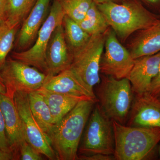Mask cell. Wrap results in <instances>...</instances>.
I'll return each mask as SVG.
<instances>
[{
  "instance_id": "1",
  "label": "cell",
  "mask_w": 160,
  "mask_h": 160,
  "mask_svg": "<svg viewBox=\"0 0 160 160\" xmlns=\"http://www.w3.org/2000/svg\"><path fill=\"white\" fill-rule=\"evenodd\" d=\"M97 102L89 99L81 101L52 126L49 138L58 160L78 159L82 135Z\"/></svg>"
},
{
  "instance_id": "11",
  "label": "cell",
  "mask_w": 160,
  "mask_h": 160,
  "mask_svg": "<svg viewBox=\"0 0 160 160\" xmlns=\"http://www.w3.org/2000/svg\"><path fill=\"white\" fill-rule=\"evenodd\" d=\"M127 126L160 128V99L149 92L134 93Z\"/></svg>"
},
{
  "instance_id": "31",
  "label": "cell",
  "mask_w": 160,
  "mask_h": 160,
  "mask_svg": "<svg viewBox=\"0 0 160 160\" xmlns=\"http://www.w3.org/2000/svg\"><path fill=\"white\" fill-rule=\"evenodd\" d=\"M6 0H0V22L6 19Z\"/></svg>"
},
{
  "instance_id": "14",
  "label": "cell",
  "mask_w": 160,
  "mask_h": 160,
  "mask_svg": "<svg viewBox=\"0 0 160 160\" xmlns=\"http://www.w3.org/2000/svg\"><path fill=\"white\" fill-rule=\"evenodd\" d=\"M0 108L5 120L6 137L9 146L17 159L19 158L21 145L26 141L22 120L13 99L1 93Z\"/></svg>"
},
{
  "instance_id": "9",
  "label": "cell",
  "mask_w": 160,
  "mask_h": 160,
  "mask_svg": "<svg viewBox=\"0 0 160 160\" xmlns=\"http://www.w3.org/2000/svg\"><path fill=\"white\" fill-rule=\"evenodd\" d=\"M134 62L129 50L120 43L114 32L109 27L106 32L100 62V73L117 79L129 78Z\"/></svg>"
},
{
  "instance_id": "5",
  "label": "cell",
  "mask_w": 160,
  "mask_h": 160,
  "mask_svg": "<svg viewBox=\"0 0 160 160\" xmlns=\"http://www.w3.org/2000/svg\"><path fill=\"white\" fill-rule=\"evenodd\" d=\"M79 152L84 155H113L114 138L112 121L107 117L97 102L87 122Z\"/></svg>"
},
{
  "instance_id": "29",
  "label": "cell",
  "mask_w": 160,
  "mask_h": 160,
  "mask_svg": "<svg viewBox=\"0 0 160 160\" xmlns=\"http://www.w3.org/2000/svg\"><path fill=\"white\" fill-rule=\"evenodd\" d=\"M14 153L12 152H8L3 150L0 148V160H15Z\"/></svg>"
},
{
  "instance_id": "18",
  "label": "cell",
  "mask_w": 160,
  "mask_h": 160,
  "mask_svg": "<svg viewBox=\"0 0 160 160\" xmlns=\"http://www.w3.org/2000/svg\"><path fill=\"white\" fill-rule=\"evenodd\" d=\"M38 90L43 95L49 106L53 125L68 114L81 101L87 99L94 100L89 98L52 92L42 89Z\"/></svg>"
},
{
  "instance_id": "34",
  "label": "cell",
  "mask_w": 160,
  "mask_h": 160,
  "mask_svg": "<svg viewBox=\"0 0 160 160\" xmlns=\"http://www.w3.org/2000/svg\"><path fill=\"white\" fill-rule=\"evenodd\" d=\"M158 98H159L160 99V95H159V96L158 97Z\"/></svg>"
},
{
  "instance_id": "26",
  "label": "cell",
  "mask_w": 160,
  "mask_h": 160,
  "mask_svg": "<svg viewBox=\"0 0 160 160\" xmlns=\"http://www.w3.org/2000/svg\"><path fill=\"white\" fill-rule=\"evenodd\" d=\"M0 148L5 151L13 152L10 149L8 139L6 137L5 120H4V116H3L1 108H0Z\"/></svg>"
},
{
  "instance_id": "12",
  "label": "cell",
  "mask_w": 160,
  "mask_h": 160,
  "mask_svg": "<svg viewBox=\"0 0 160 160\" xmlns=\"http://www.w3.org/2000/svg\"><path fill=\"white\" fill-rule=\"evenodd\" d=\"M72 55L66 42L62 24L55 29L46 49V75L54 76L70 68Z\"/></svg>"
},
{
  "instance_id": "7",
  "label": "cell",
  "mask_w": 160,
  "mask_h": 160,
  "mask_svg": "<svg viewBox=\"0 0 160 160\" xmlns=\"http://www.w3.org/2000/svg\"><path fill=\"white\" fill-rule=\"evenodd\" d=\"M64 16L59 1L55 0L49 14L38 32L34 45L26 51L13 52L12 58L35 67L46 74V49L55 29L62 24Z\"/></svg>"
},
{
  "instance_id": "10",
  "label": "cell",
  "mask_w": 160,
  "mask_h": 160,
  "mask_svg": "<svg viewBox=\"0 0 160 160\" xmlns=\"http://www.w3.org/2000/svg\"><path fill=\"white\" fill-rule=\"evenodd\" d=\"M13 102L22 124L26 142L49 160H58L49 138L35 119L29 106V93L15 92Z\"/></svg>"
},
{
  "instance_id": "4",
  "label": "cell",
  "mask_w": 160,
  "mask_h": 160,
  "mask_svg": "<svg viewBox=\"0 0 160 160\" xmlns=\"http://www.w3.org/2000/svg\"><path fill=\"white\" fill-rule=\"evenodd\" d=\"M95 95L100 108L107 117L126 125L134 98L129 79H117L105 76L98 84Z\"/></svg>"
},
{
  "instance_id": "24",
  "label": "cell",
  "mask_w": 160,
  "mask_h": 160,
  "mask_svg": "<svg viewBox=\"0 0 160 160\" xmlns=\"http://www.w3.org/2000/svg\"><path fill=\"white\" fill-rule=\"evenodd\" d=\"M65 15L79 23L88 11L92 0H59Z\"/></svg>"
},
{
  "instance_id": "3",
  "label": "cell",
  "mask_w": 160,
  "mask_h": 160,
  "mask_svg": "<svg viewBox=\"0 0 160 160\" xmlns=\"http://www.w3.org/2000/svg\"><path fill=\"white\" fill-rule=\"evenodd\" d=\"M115 160H141L160 142V128L122 125L112 121Z\"/></svg>"
},
{
  "instance_id": "15",
  "label": "cell",
  "mask_w": 160,
  "mask_h": 160,
  "mask_svg": "<svg viewBox=\"0 0 160 160\" xmlns=\"http://www.w3.org/2000/svg\"><path fill=\"white\" fill-rule=\"evenodd\" d=\"M160 62V52L135 59L129 77L134 93L149 92L152 80L157 74Z\"/></svg>"
},
{
  "instance_id": "2",
  "label": "cell",
  "mask_w": 160,
  "mask_h": 160,
  "mask_svg": "<svg viewBox=\"0 0 160 160\" xmlns=\"http://www.w3.org/2000/svg\"><path fill=\"white\" fill-rule=\"evenodd\" d=\"M97 5L109 27L123 42L135 32L149 28L160 21L139 0Z\"/></svg>"
},
{
  "instance_id": "8",
  "label": "cell",
  "mask_w": 160,
  "mask_h": 160,
  "mask_svg": "<svg viewBox=\"0 0 160 160\" xmlns=\"http://www.w3.org/2000/svg\"><path fill=\"white\" fill-rule=\"evenodd\" d=\"M0 76L6 86V95L12 99L17 92L29 93L38 90L47 77L35 67L12 58L6 60L0 70Z\"/></svg>"
},
{
  "instance_id": "21",
  "label": "cell",
  "mask_w": 160,
  "mask_h": 160,
  "mask_svg": "<svg viewBox=\"0 0 160 160\" xmlns=\"http://www.w3.org/2000/svg\"><path fill=\"white\" fill-rule=\"evenodd\" d=\"M78 24L90 36L105 33L110 27L97 5L94 2L92 4L85 17Z\"/></svg>"
},
{
  "instance_id": "28",
  "label": "cell",
  "mask_w": 160,
  "mask_h": 160,
  "mask_svg": "<svg viewBox=\"0 0 160 160\" xmlns=\"http://www.w3.org/2000/svg\"><path fill=\"white\" fill-rule=\"evenodd\" d=\"M78 159L82 160H115L113 155L97 153L78 156Z\"/></svg>"
},
{
  "instance_id": "33",
  "label": "cell",
  "mask_w": 160,
  "mask_h": 160,
  "mask_svg": "<svg viewBox=\"0 0 160 160\" xmlns=\"http://www.w3.org/2000/svg\"><path fill=\"white\" fill-rule=\"evenodd\" d=\"M6 86L3 82L2 79L0 76V93L3 95H6Z\"/></svg>"
},
{
  "instance_id": "27",
  "label": "cell",
  "mask_w": 160,
  "mask_h": 160,
  "mask_svg": "<svg viewBox=\"0 0 160 160\" xmlns=\"http://www.w3.org/2000/svg\"><path fill=\"white\" fill-rule=\"evenodd\" d=\"M149 92L157 97L160 95V62L157 74L152 82Z\"/></svg>"
},
{
  "instance_id": "30",
  "label": "cell",
  "mask_w": 160,
  "mask_h": 160,
  "mask_svg": "<svg viewBox=\"0 0 160 160\" xmlns=\"http://www.w3.org/2000/svg\"><path fill=\"white\" fill-rule=\"evenodd\" d=\"M152 9L160 10V0H139Z\"/></svg>"
},
{
  "instance_id": "19",
  "label": "cell",
  "mask_w": 160,
  "mask_h": 160,
  "mask_svg": "<svg viewBox=\"0 0 160 160\" xmlns=\"http://www.w3.org/2000/svg\"><path fill=\"white\" fill-rule=\"evenodd\" d=\"M29 98L30 109L35 119L49 138L53 123L51 112L45 98L38 90L29 93Z\"/></svg>"
},
{
  "instance_id": "13",
  "label": "cell",
  "mask_w": 160,
  "mask_h": 160,
  "mask_svg": "<svg viewBox=\"0 0 160 160\" xmlns=\"http://www.w3.org/2000/svg\"><path fill=\"white\" fill-rule=\"evenodd\" d=\"M40 89L68 95L89 98L97 101L94 92L88 89L69 68L56 75H47Z\"/></svg>"
},
{
  "instance_id": "17",
  "label": "cell",
  "mask_w": 160,
  "mask_h": 160,
  "mask_svg": "<svg viewBox=\"0 0 160 160\" xmlns=\"http://www.w3.org/2000/svg\"><path fill=\"white\" fill-rule=\"evenodd\" d=\"M134 59L160 52V20L149 28L139 31L131 41L129 50Z\"/></svg>"
},
{
  "instance_id": "23",
  "label": "cell",
  "mask_w": 160,
  "mask_h": 160,
  "mask_svg": "<svg viewBox=\"0 0 160 160\" xmlns=\"http://www.w3.org/2000/svg\"><path fill=\"white\" fill-rule=\"evenodd\" d=\"M37 0H6V19L15 24L21 22L29 14Z\"/></svg>"
},
{
  "instance_id": "20",
  "label": "cell",
  "mask_w": 160,
  "mask_h": 160,
  "mask_svg": "<svg viewBox=\"0 0 160 160\" xmlns=\"http://www.w3.org/2000/svg\"><path fill=\"white\" fill-rule=\"evenodd\" d=\"M62 26L65 38L72 54L87 43L91 36L84 31L78 23L65 15Z\"/></svg>"
},
{
  "instance_id": "25",
  "label": "cell",
  "mask_w": 160,
  "mask_h": 160,
  "mask_svg": "<svg viewBox=\"0 0 160 160\" xmlns=\"http://www.w3.org/2000/svg\"><path fill=\"white\" fill-rule=\"evenodd\" d=\"M42 154L25 141L19 151V158L22 160H42Z\"/></svg>"
},
{
  "instance_id": "6",
  "label": "cell",
  "mask_w": 160,
  "mask_h": 160,
  "mask_svg": "<svg viewBox=\"0 0 160 160\" xmlns=\"http://www.w3.org/2000/svg\"><path fill=\"white\" fill-rule=\"evenodd\" d=\"M106 32L92 35L85 46L72 53L69 69L92 91L94 92V86L101 81L100 62L104 51Z\"/></svg>"
},
{
  "instance_id": "22",
  "label": "cell",
  "mask_w": 160,
  "mask_h": 160,
  "mask_svg": "<svg viewBox=\"0 0 160 160\" xmlns=\"http://www.w3.org/2000/svg\"><path fill=\"white\" fill-rule=\"evenodd\" d=\"M20 24L5 19L0 22V70L13 47L16 35Z\"/></svg>"
},
{
  "instance_id": "32",
  "label": "cell",
  "mask_w": 160,
  "mask_h": 160,
  "mask_svg": "<svg viewBox=\"0 0 160 160\" xmlns=\"http://www.w3.org/2000/svg\"><path fill=\"white\" fill-rule=\"evenodd\" d=\"M93 2L96 4H102L109 2H120L123 0H92Z\"/></svg>"
},
{
  "instance_id": "16",
  "label": "cell",
  "mask_w": 160,
  "mask_h": 160,
  "mask_svg": "<svg viewBox=\"0 0 160 160\" xmlns=\"http://www.w3.org/2000/svg\"><path fill=\"white\" fill-rule=\"evenodd\" d=\"M50 0H37L25 20H23L18 40L20 48L29 46L37 37L48 11Z\"/></svg>"
}]
</instances>
